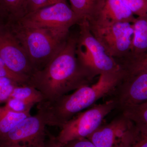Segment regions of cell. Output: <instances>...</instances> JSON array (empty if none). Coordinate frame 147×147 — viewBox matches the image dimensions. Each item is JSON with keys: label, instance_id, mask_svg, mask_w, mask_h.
Masks as SVG:
<instances>
[{"label": "cell", "instance_id": "cell-1", "mask_svg": "<svg viewBox=\"0 0 147 147\" xmlns=\"http://www.w3.org/2000/svg\"><path fill=\"white\" fill-rule=\"evenodd\" d=\"M77 36L69 35L65 45L44 68L35 71L28 85L50 101L80 87L89 85L97 76L84 66L76 53Z\"/></svg>", "mask_w": 147, "mask_h": 147}, {"label": "cell", "instance_id": "cell-2", "mask_svg": "<svg viewBox=\"0 0 147 147\" xmlns=\"http://www.w3.org/2000/svg\"><path fill=\"white\" fill-rule=\"evenodd\" d=\"M6 24L24 47L35 71L50 62L69 36L66 37L47 29L26 26L18 22Z\"/></svg>", "mask_w": 147, "mask_h": 147}, {"label": "cell", "instance_id": "cell-3", "mask_svg": "<svg viewBox=\"0 0 147 147\" xmlns=\"http://www.w3.org/2000/svg\"><path fill=\"white\" fill-rule=\"evenodd\" d=\"M78 25L76 53L83 64L97 75L120 70L121 67L117 61L108 55L92 34L88 21L83 20Z\"/></svg>", "mask_w": 147, "mask_h": 147}, {"label": "cell", "instance_id": "cell-4", "mask_svg": "<svg viewBox=\"0 0 147 147\" xmlns=\"http://www.w3.org/2000/svg\"><path fill=\"white\" fill-rule=\"evenodd\" d=\"M16 22L26 26L47 29L68 37L71 27L78 25L79 21L65 1L35 11Z\"/></svg>", "mask_w": 147, "mask_h": 147}, {"label": "cell", "instance_id": "cell-5", "mask_svg": "<svg viewBox=\"0 0 147 147\" xmlns=\"http://www.w3.org/2000/svg\"><path fill=\"white\" fill-rule=\"evenodd\" d=\"M116 108L113 99L93 107L78 114L61 127L56 141L65 145L76 139L87 138L101 125L106 116Z\"/></svg>", "mask_w": 147, "mask_h": 147}, {"label": "cell", "instance_id": "cell-6", "mask_svg": "<svg viewBox=\"0 0 147 147\" xmlns=\"http://www.w3.org/2000/svg\"><path fill=\"white\" fill-rule=\"evenodd\" d=\"M88 26L92 34L110 57L117 61L129 57L134 34L132 23L117 22L101 26L88 24Z\"/></svg>", "mask_w": 147, "mask_h": 147}, {"label": "cell", "instance_id": "cell-7", "mask_svg": "<svg viewBox=\"0 0 147 147\" xmlns=\"http://www.w3.org/2000/svg\"><path fill=\"white\" fill-rule=\"evenodd\" d=\"M141 134L133 122L122 114L100 125L87 139L97 147H131Z\"/></svg>", "mask_w": 147, "mask_h": 147}, {"label": "cell", "instance_id": "cell-8", "mask_svg": "<svg viewBox=\"0 0 147 147\" xmlns=\"http://www.w3.org/2000/svg\"><path fill=\"white\" fill-rule=\"evenodd\" d=\"M46 125L44 116L38 111L36 115L24 119L0 139V147L14 144L45 147Z\"/></svg>", "mask_w": 147, "mask_h": 147}, {"label": "cell", "instance_id": "cell-9", "mask_svg": "<svg viewBox=\"0 0 147 147\" xmlns=\"http://www.w3.org/2000/svg\"><path fill=\"white\" fill-rule=\"evenodd\" d=\"M0 58L11 70L29 79L35 71L24 47L5 23L0 24Z\"/></svg>", "mask_w": 147, "mask_h": 147}, {"label": "cell", "instance_id": "cell-10", "mask_svg": "<svg viewBox=\"0 0 147 147\" xmlns=\"http://www.w3.org/2000/svg\"><path fill=\"white\" fill-rule=\"evenodd\" d=\"M124 72L113 98L116 108L121 110L147 101V74Z\"/></svg>", "mask_w": 147, "mask_h": 147}, {"label": "cell", "instance_id": "cell-11", "mask_svg": "<svg viewBox=\"0 0 147 147\" xmlns=\"http://www.w3.org/2000/svg\"><path fill=\"white\" fill-rule=\"evenodd\" d=\"M135 15L121 0H104L93 18L88 21L90 24L105 25L117 22L132 23Z\"/></svg>", "mask_w": 147, "mask_h": 147}, {"label": "cell", "instance_id": "cell-12", "mask_svg": "<svg viewBox=\"0 0 147 147\" xmlns=\"http://www.w3.org/2000/svg\"><path fill=\"white\" fill-rule=\"evenodd\" d=\"M132 24L134 34L129 57L139 56L147 51V13L136 17Z\"/></svg>", "mask_w": 147, "mask_h": 147}, {"label": "cell", "instance_id": "cell-13", "mask_svg": "<svg viewBox=\"0 0 147 147\" xmlns=\"http://www.w3.org/2000/svg\"><path fill=\"white\" fill-rule=\"evenodd\" d=\"M69 1L70 7L79 19V22L83 20L88 21L93 18L104 1V0Z\"/></svg>", "mask_w": 147, "mask_h": 147}, {"label": "cell", "instance_id": "cell-14", "mask_svg": "<svg viewBox=\"0 0 147 147\" xmlns=\"http://www.w3.org/2000/svg\"><path fill=\"white\" fill-rule=\"evenodd\" d=\"M27 0H0V11L6 23L17 22L26 15Z\"/></svg>", "mask_w": 147, "mask_h": 147}, {"label": "cell", "instance_id": "cell-15", "mask_svg": "<svg viewBox=\"0 0 147 147\" xmlns=\"http://www.w3.org/2000/svg\"><path fill=\"white\" fill-rule=\"evenodd\" d=\"M122 115L133 122L141 133L147 134V101L125 108Z\"/></svg>", "mask_w": 147, "mask_h": 147}, {"label": "cell", "instance_id": "cell-16", "mask_svg": "<svg viewBox=\"0 0 147 147\" xmlns=\"http://www.w3.org/2000/svg\"><path fill=\"white\" fill-rule=\"evenodd\" d=\"M31 115L30 112L16 113L8 110L5 106L0 107V139L21 121Z\"/></svg>", "mask_w": 147, "mask_h": 147}, {"label": "cell", "instance_id": "cell-17", "mask_svg": "<svg viewBox=\"0 0 147 147\" xmlns=\"http://www.w3.org/2000/svg\"><path fill=\"white\" fill-rule=\"evenodd\" d=\"M122 69L127 74H147V51L136 56L119 61Z\"/></svg>", "mask_w": 147, "mask_h": 147}, {"label": "cell", "instance_id": "cell-18", "mask_svg": "<svg viewBox=\"0 0 147 147\" xmlns=\"http://www.w3.org/2000/svg\"><path fill=\"white\" fill-rule=\"evenodd\" d=\"M10 98L26 100L35 104H38L43 100L41 92L34 87L28 85L16 86Z\"/></svg>", "mask_w": 147, "mask_h": 147}, {"label": "cell", "instance_id": "cell-19", "mask_svg": "<svg viewBox=\"0 0 147 147\" xmlns=\"http://www.w3.org/2000/svg\"><path fill=\"white\" fill-rule=\"evenodd\" d=\"M35 104L34 102L26 100L10 98L6 102V104L4 106L12 112L16 113H24L30 112L31 109Z\"/></svg>", "mask_w": 147, "mask_h": 147}, {"label": "cell", "instance_id": "cell-20", "mask_svg": "<svg viewBox=\"0 0 147 147\" xmlns=\"http://www.w3.org/2000/svg\"><path fill=\"white\" fill-rule=\"evenodd\" d=\"M18 85H19L9 78L0 77V103L9 99L14 88Z\"/></svg>", "mask_w": 147, "mask_h": 147}, {"label": "cell", "instance_id": "cell-21", "mask_svg": "<svg viewBox=\"0 0 147 147\" xmlns=\"http://www.w3.org/2000/svg\"><path fill=\"white\" fill-rule=\"evenodd\" d=\"M0 77H6L13 80L19 85H27L29 78L13 72L7 67L0 58Z\"/></svg>", "mask_w": 147, "mask_h": 147}, {"label": "cell", "instance_id": "cell-22", "mask_svg": "<svg viewBox=\"0 0 147 147\" xmlns=\"http://www.w3.org/2000/svg\"><path fill=\"white\" fill-rule=\"evenodd\" d=\"M134 15L141 16L147 13V0H121Z\"/></svg>", "mask_w": 147, "mask_h": 147}, {"label": "cell", "instance_id": "cell-23", "mask_svg": "<svg viewBox=\"0 0 147 147\" xmlns=\"http://www.w3.org/2000/svg\"><path fill=\"white\" fill-rule=\"evenodd\" d=\"M65 1L67 0H27L26 15L40 9Z\"/></svg>", "mask_w": 147, "mask_h": 147}, {"label": "cell", "instance_id": "cell-24", "mask_svg": "<svg viewBox=\"0 0 147 147\" xmlns=\"http://www.w3.org/2000/svg\"><path fill=\"white\" fill-rule=\"evenodd\" d=\"M63 146L64 147H97L87 138L73 140Z\"/></svg>", "mask_w": 147, "mask_h": 147}, {"label": "cell", "instance_id": "cell-25", "mask_svg": "<svg viewBox=\"0 0 147 147\" xmlns=\"http://www.w3.org/2000/svg\"><path fill=\"white\" fill-rule=\"evenodd\" d=\"M131 147H147V134L141 133L137 141Z\"/></svg>", "mask_w": 147, "mask_h": 147}, {"label": "cell", "instance_id": "cell-26", "mask_svg": "<svg viewBox=\"0 0 147 147\" xmlns=\"http://www.w3.org/2000/svg\"><path fill=\"white\" fill-rule=\"evenodd\" d=\"M55 144L56 140L55 137H51L49 141L46 143L45 147H55Z\"/></svg>", "mask_w": 147, "mask_h": 147}, {"label": "cell", "instance_id": "cell-27", "mask_svg": "<svg viewBox=\"0 0 147 147\" xmlns=\"http://www.w3.org/2000/svg\"><path fill=\"white\" fill-rule=\"evenodd\" d=\"M5 147H30L27 145L22 144H14L10 145V146H7Z\"/></svg>", "mask_w": 147, "mask_h": 147}, {"label": "cell", "instance_id": "cell-28", "mask_svg": "<svg viewBox=\"0 0 147 147\" xmlns=\"http://www.w3.org/2000/svg\"><path fill=\"white\" fill-rule=\"evenodd\" d=\"M3 23H5V22L4 20L1 13V11H0V24Z\"/></svg>", "mask_w": 147, "mask_h": 147}, {"label": "cell", "instance_id": "cell-29", "mask_svg": "<svg viewBox=\"0 0 147 147\" xmlns=\"http://www.w3.org/2000/svg\"><path fill=\"white\" fill-rule=\"evenodd\" d=\"M56 140V139H55ZM55 147H64L62 145L60 144H59V143H58L56 141V144H55Z\"/></svg>", "mask_w": 147, "mask_h": 147}]
</instances>
